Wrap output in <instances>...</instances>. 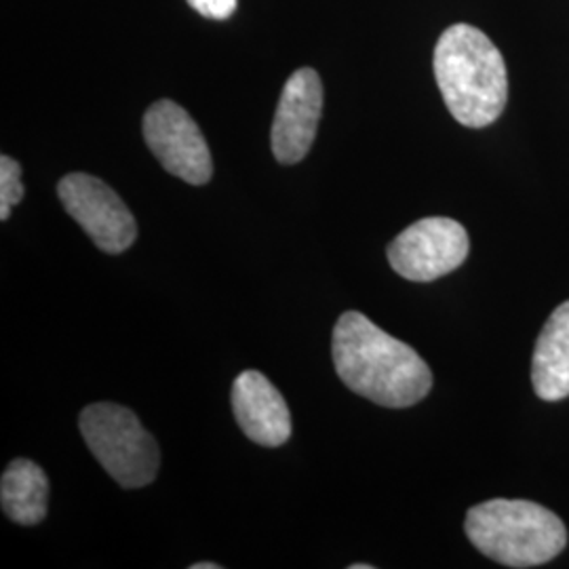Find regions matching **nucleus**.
<instances>
[{"instance_id": "obj_4", "label": "nucleus", "mask_w": 569, "mask_h": 569, "mask_svg": "<svg viewBox=\"0 0 569 569\" xmlns=\"http://www.w3.org/2000/svg\"><path fill=\"white\" fill-rule=\"evenodd\" d=\"M79 425L87 448L119 486L138 489L157 479L161 451L131 409L96 403L82 409Z\"/></svg>"}, {"instance_id": "obj_6", "label": "nucleus", "mask_w": 569, "mask_h": 569, "mask_svg": "<svg viewBox=\"0 0 569 569\" xmlns=\"http://www.w3.org/2000/svg\"><path fill=\"white\" fill-rule=\"evenodd\" d=\"M58 197L77 224L106 253L119 256L136 241L138 224L133 213L100 178L68 173L58 183Z\"/></svg>"}, {"instance_id": "obj_15", "label": "nucleus", "mask_w": 569, "mask_h": 569, "mask_svg": "<svg viewBox=\"0 0 569 569\" xmlns=\"http://www.w3.org/2000/svg\"><path fill=\"white\" fill-rule=\"evenodd\" d=\"M350 569H371V566H367V563H355V566H350Z\"/></svg>"}, {"instance_id": "obj_12", "label": "nucleus", "mask_w": 569, "mask_h": 569, "mask_svg": "<svg viewBox=\"0 0 569 569\" xmlns=\"http://www.w3.org/2000/svg\"><path fill=\"white\" fill-rule=\"evenodd\" d=\"M23 183H21V167L16 159L2 154L0 157V220L7 222L11 216V207L23 199Z\"/></svg>"}, {"instance_id": "obj_3", "label": "nucleus", "mask_w": 569, "mask_h": 569, "mask_svg": "<svg viewBox=\"0 0 569 569\" xmlns=\"http://www.w3.org/2000/svg\"><path fill=\"white\" fill-rule=\"evenodd\" d=\"M468 540L507 568H536L568 547V529L552 512L529 500H489L468 510Z\"/></svg>"}, {"instance_id": "obj_11", "label": "nucleus", "mask_w": 569, "mask_h": 569, "mask_svg": "<svg viewBox=\"0 0 569 569\" xmlns=\"http://www.w3.org/2000/svg\"><path fill=\"white\" fill-rule=\"evenodd\" d=\"M49 481L32 460H16L2 472L0 502L4 515L23 528H34L47 517Z\"/></svg>"}, {"instance_id": "obj_1", "label": "nucleus", "mask_w": 569, "mask_h": 569, "mask_svg": "<svg viewBox=\"0 0 569 569\" xmlns=\"http://www.w3.org/2000/svg\"><path fill=\"white\" fill-rule=\"evenodd\" d=\"M331 355L346 387L378 406H416L432 388L425 359L355 310L345 312L333 327Z\"/></svg>"}, {"instance_id": "obj_8", "label": "nucleus", "mask_w": 569, "mask_h": 569, "mask_svg": "<svg viewBox=\"0 0 569 569\" xmlns=\"http://www.w3.org/2000/svg\"><path fill=\"white\" fill-rule=\"evenodd\" d=\"M323 112V82L312 68L296 70L284 82L272 122V152L279 163H300L312 148Z\"/></svg>"}, {"instance_id": "obj_7", "label": "nucleus", "mask_w": 569, "mask_h": 569, "mask_svg": "<svg viewBox=\"0 0 569 569\" xmlns=\"http://www.w3.org/2000/svg\"><path fill=\"white\" fill-rule=\"evenodd\" d=\"M143 140L164 169L192 186L211 180L213 163L194 119L171 100L154 102L143 117Z\"/></svg>"}, {"instance_id": "obj_10", "label": "nucleus", "mask_w": 569, "mask_h": 569, "mask_svg": "<svg viewBox=\"0 0 569 569\" xmlns=\"http://www.w3.org/2000/svg\"><path fill=\"white\" fill-rule=\"evenodd\" d=\"M531 385L542 401L569 397V302L550 315L538 336L531 359Z\"/></svg>"}, {"instance_id": "obj_9", "label": "nucleus", "mask_w": 569, "mask_h": 569, "mask_svg": "<svg viewBox=\"0 0 569 569\" xmlns=\"http://www.w3.org/2000/svg\"><path fill=\"white\" fill-rule=\"evenodd\" d=\"M232 411L244 435L264 448L291 437V413L283 395L260 371H243L232 385Z\"/></svg>"}, {"instance_id": "obj_13", "label": "nucleus", "mask_w": 569, "mask_h": 569, "mask_svg": "<svg viewBox=\"0 0 569 569\" xmlns=\"http://www.w3.org/2000/svg\"><path fill=\"white\" fill-rule=\"evenodd\" d=\"M188 4L211 20H226L237 9V0H188Z\"/></svg>"}, {"instance_id": "obj_5", "label": "nucleus", "mask_w": 569, "mask_h": 569, "mask_svg": "<svg viewBox=\"0 0 569 569\" xmlns=\"http://www.w3.org/2000/svg\"><path fill=\"white\" fill-rule=\"evenodd\" d=\"M468 232L449 218H425L388 244V262L407 281L428 283L467 262Z\"/></svg>"}, {"instance_id": "obj_2", "label": "nucleus", "mask_w": 569, "mask_h": 569, "mask_svg": "<svg viewBox=\"0 0 569 569\" xmlns=\"http://www.w3.org/2000/svg\"><path fill=\"white\" fill-rule=\"evenodd\" d=\"M435 79L451 117L470 129L498 121L509 100L507 63L479 28L453 23L435 47Z\"/></svg>"}, {"instance_id": "obj_14", "label": "nucleus", "mask_w": 569, "mask_h": 569, "mask_svg": "<svg viewBox=\"0 0 569 569\" xmlns=\"http://www.w3.org/2000/svg\"><path fill=\"white\" fill-rule=\"evenodd\" d=\"M192 569H220L218 563H211V561H207V563H194Z\"/></svg>"}]
</instances>
